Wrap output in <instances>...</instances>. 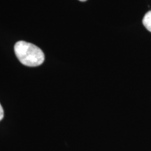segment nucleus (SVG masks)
Segmentation results:
<instances>
[{"label":"nucleus","instance_id":"obj_4","mask_svg":"<svg viewBox=\"0 0 151 151\" xmlns=\"http://www.w3.org/2000/svg\"><path fill=\"white\" fill-rule=\"evenodd\" d=\"M79 1H87V0H79Z\"/></svg>","mask_w":151,"mask_h":151},{"label":"nucleus","instance_id":"obj_2","mask_svg":"<svg viewBox=\"0 0 151 151\" xmlns=\"http://www.w3.org/2000/svg\"><path fill=\"white\" fill-rule=\"evenodd\" d=\"M143 24L144 27L151 32V11H149L145 14L143 18Z\"/></svg>","mask_w":151,"mask_h":151},{"label":"nucleus","instance_id":"obj_1","mask_svg":"<svg viewBox=\"0 0 151 151\" xmlns=\"http://www.w3.org/2000/svg\"><path fill=\"white\" fill-rule=\"evenodd\" d=\"M14 51L19 61L27 67H38L44 62L45 55L42 50L31 43L18 41L14 46Z\"/></svg>","mask_w":151,"mask_h":151},{"label":"nucleus","instance_id":"obj_3","mask_svg":"<svg viewBox=\"0 0 151 151\" xmlns=\"http://www.w3.org/2000/svg\"><path fill=\"white\" fill-rule=\"evenodd\" d=\"M4 109L1 106V104H0V120H1L4 118Z\"/></svg>","mask_w":151,"mask_h":151}]
</instances>
